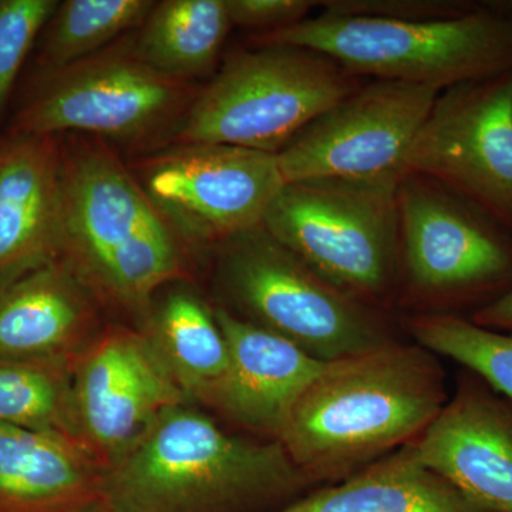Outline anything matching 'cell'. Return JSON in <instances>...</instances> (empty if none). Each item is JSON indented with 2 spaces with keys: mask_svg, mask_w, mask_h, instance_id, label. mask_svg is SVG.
Masks as SVG:
<instances>
[{
  "mask_svg": "<svg viewBox=\"0 0 512 512\" xmlns=\"http://www.w3.org/2000/svg\"><path fill=\"white\" fill-rule=\"evenodd\" d=\"M232 28L227 0H164L138 28L134 50L157 72L192 83L217 73Z\"/></svg>",
  "mask_w": 512,
  "mask_h": 512,
  "instance_id": "21",
  "label": "cell"
},
{
  "mask_svg": "<svg viewBox=\"0 0 512 512\" xmlns=\"http://www.w3.org/2000/svg\"><path fill=\"white\" fill-rule=\"evenodd\" d=\"M86 512H116L111 510V508L107 507L106 504L100 503L94 505V507L90 508V510H87Z\"/></svg>",
  "mask_w": 512,
  "mask_h": 512,
  "instance_id": "29",
  "label": "cell"
},
{
  "mask_svg": "<svg viewBox=\"0 0 512 512\" xmlns=\"http://www.w3.org/2000/svg\"><path fill=\"white\" fill-rule=\"evenodd\" d=\"M407 326L417 345L460 363L512 403V333L453 313L413 316Z\"/></svg>",
  "mask_w": 512,
  "mask_h": 512,
  "instance_id": "24",
  "label": "cell"
},
{
  "mask_svg": "<svg viewBox=\"0 0 512 512\" xmlns=\"http://www.w3.org/2000/svg\"><path fill=\"white\" fill-rule=\"evenodd\" d=\"M59 3L56 0H0V116L26 56Z\"/></svg>",
  "mask_w": 512,
  "mask_h": 512,
  "instance_id": "25",
  "label": "cell"
},
{
  "mask_svg": "<svg viewBox=\"0 0 512 512\" xmlns=\"http://www.w3.org/2000/svg\"><path fill=\"white\" fill-rule=\"evenodd\" d=\"M410 444L471 503L512 512V403L476 373H461L454 396Z\"/></svg>",
  "mask_w": 512,
  "mask_h": 512,
  "instance_id": "14",
  "label": "cell"
},
{
  "mask_svg": "<svg viewBox=\"0 0 512 512\" xmlns=\"http://www.w3.org/2000/svg\"><path fill=\"white\" fill-rule=\"evenodd\" d=\"M45 74L9 134H79L151 153L168 146L200 90L144 63L133 39Z\"/></svg>",
  "mask_w": 512,
  "mask_h": 512,
  "instance_id": "7",
  "label": "cell"
},
{
  "mask_svg": "<svg viewBox=\"0 0 512 512\" xmlns=\"http://www.w3.org/2000/svg\"><path fill=\"white\" fill-rule=\"evenodd\" d=\"M62 154L57 136L0 140V285L60 256Z\"/></svg>",
  "mask_w": 512,
  "mask_h": 512,
  "instance_id": "15",
  "label": "cell"
},
{
  "mask_svg": "<svg viewBox=\"0 0 512 512\" xmlns=\"http://www.w3.org/2000/svg\"><path fill=\"white\" fill-rule=\"evenodd\" d=\"M103 468L82 440L0 424V512H86Z\"/></svg>",
  "mask_w": 512,
  "mask_h": 512,
  "instance_id": "18",
  "label": "cell"
},
{
  "mask_svg": "<svg viewBox=\"0 0 512 512\" xmlns=\"http://www.w3.org/2000/svg\"><path fill=\"white\" fill-rule=\"evenodd\" d=\"M80 439L104 467L171 407L188 403L146 333L109 328L73 360Z\"/></svg>",
  "mask_w": 512,
  "mask_h": 512,
  "instance_id": "13",
  "label": "cell"
},
{
  "mask_svg": "<svg viewBox=\"0 0 512 512\" xmlns=\"http://www.w3.org/2000/svg\"><path fill=\"white\" fill-rule=\"evenodd\" d=\"M232 25L252 32L249 36L266 35L298 25L309 18L316 2L308 0H227Z\"/></svg>",
  "mask_w": 512,
  "mask_h": 512,
  "instance_id": "27",
  "label": "cell"
},
{
  "mask_svg": "<svg viewBox=\"0 0 512 512\" xmlns=\"http://www.w3.org/2000/svg\"><path fill=\"white\" fill-rule=\"evenodd\" d=\"M217 248L218 275L231 302L316 359L336 362L392 342L377 308L320 278L262 225Z\"/></svg>",
  "mask_w": 512,
  "mask_h": 512,
  "instance_id": "8",
  "label": "cell"
},
{
  "mask_svg": "<svg viewBox=\"0 0 512 512\" xmlns=\"http://www.w3.org/2000/svg\"><path fill=\"white\" fill-rule=\"evenodd\" d=\"M488 2L471 0H328L316 8L335 15L397 20L456 19L483 9Z\"/></svg>",
  "mask_w": 512,
  "mask_h": 512,
  "instance_id": "26",
  "label": "cell"
},
{
  "mask_svg": "<svg viewBox=\"0 0 512 512\" xmlns=\"http://www.w3.org/2000/svg\"><path fill=\"white\" fill-rule=\"evenodd\" d=\"M73 360L0 353V424L80 439Z\"/></svg>",
  "mask_w": 512,
  "mask_h": 512,
  "instance_id": "22",
  "label": "cell"
},
{
  "mask_svg": "<svg viewBox=\"0 0 512 512\" xmlns=\"http://www.w3.org/2000/svg\"><path fill=\"white\" fill-rule=\"evenodd\" d=\"M187 244L215 247L259 227L285 180L278 154L225 144H178L131 167Z\"/></svg>",
  "mask_w": 512,
  "mask_h": 512,
  "instance_id": "10",
  "label": "cell"
},
{
  "mask_svg": "<svg viewBox=\"0 0 512 512\" xmlns=\"http://www.w3.org/2000/svg\"><path fill=\"white\" fill-rule=\"evenodd\" d=\"M313 485L278 441L229 434L184 403L103 468L101 503L116 512H272Z\"/></svg>",
  "mask_w": 512,
  "mask_h": 512,
  "instance_id": "2",
  "label": "cell"
},
{
  "mask_svg": "<svg viewBox=\"0 0 512 512\" xmlns=\"http://www.w3.org/2000/svg\"><path fill=\"white\" fill-rule=\"evenodd\" d=\"M272 512H488L420 463L412 444Z\"/></svg>",
  "mask_w": 512,
  "mask_h": 512,
  "instance_id": "19",
  "label": "cell"
},
{
  "mask_svg": "<svg viewBox=\"0 0 512 512\" xmlns=\"http://www.w3.org/2000/svg\"><path fill=\"white\" fill-rule=\"evenodd\" d=\"M147 325L151 346L187 399L218 409L231 359L214 309L195 293L175 289L151 309Z\"/></svg>",
  "mask_w": 512,
  "mask_h": 512,
  "instance_id": "20",
  "label": "cell"
},
{
  "mask_svg": "<svg viewBox=\"0 0 512 512\" xmlns=\"http://www.w3.org/2000/svg\"><path fill=\"white\" fill-rule=\"evenodd\" d=\"M440 92L373 80L325 111L279 151L285 183H400L414 138Z\"/></svg>",
  "mask_w": 512,
  "mask_h": 512,
  "instance_id": "12",
  "label": "cell"
},
{
  "mask_svg": "<svg viewBox=\"0 0 512 512\" xmlns=\"http://www.w3.org/2000/svg\"><path fill=\"white\" fill-rule=\"evenodd\" d=\"M399 268L407 291L474 313L512 289V234L423 175L397 187Z\"/></svg>",
  "mask_w": 512,
  "mask_h": 512,
  "instance_id": "9",
  "label": "cell"
},
{
  "mask_svg": "<svg viewBox=\"0 0 512 512\" xmlns=\"http://www.w3.org/2000/svg\"><path fill=\"white\" fill-rule=\"evenodd\" d=\"M60 154L59 258L97 302L148 316L161 288L187 278V242L110 144L69 134Z\"/></svg>",
  "mask_w": 512,
  "mask_h": 512,
  "instance_id": "3",
  "label": "cell"
},
{
  "mask_svg": "<svg viewBox=\"0 0 512 512\" xmlns=\"http://www.w3.org/2000/svg\"><path fill=\"white\" fill-rule=\"evenodd\" d=\"M214 312L231 359L218 410L276 441L292 407L330 362L228 309Z\"/></svg>",
  "mask_w": 512,
  "mask_h": 512,
  "instance_id": "16",
  "label": "cell"
},
{
  "mask_svg": "<svg viewBox=\"0 0 512 512\" xmlns=\"http://www.w3.org/2000/svg\"><path fill=\"white\" fill-rule=\"evenodd\" d=\"M156 2L151 0H66L47 23L39 64L45 73L96 55L117 37L138 29Z\"/></svg>",
  "mask_w": 512,
  "mask_h": 512,
  "instance_id": "23",
  "label": "cell"
},
{
  "mask_svg": "<svg viewBox=\"0 0 512 512\" xmlns=\"http://www.w3.org/2000/svg\"><path fill=\"white\" fill-rule=\"evenodd\" d=\"M97 299L62 258L0 285V353L74 359L96 338Z\"/></svg>",
  "mask_w": 512,
  "mask_h": 512,
  "instance_id": "17",
  "label": "cell"
},
{
  "mask_svg": "<svg viewBox=\"0 0 512 512\" xmlns=\"http://www.w3.org/2000/svg\"><path fill=\"white\" fill-rule=\"evenodd\" d=\"M362 84L306 47H241L198 90L168 146L225 144L278 154Z\"/></svg>",
  "mask_w": 512,
  "mask_h": 512,
  "instance_id": "5",
  "label": "cell"
},
{
  "mask_svg": "<svg viewBox=\"0 0 512 512\" xmlns=\"http://www.w3.org/2000/svg\"><path fill=\"white\" fill-rule=\"evenodd\" d=\"M470 319L483 328L512 333V289L497 301L473 313Z\"/></svg>",
  "mask_w": 512,
  "mask_h": 512,
  "instance_id": "28",
  "label": "cell"
},
{
  "mask_svg": "<svg viewBox=\"0 0 512 512\" xmlns=\"http://www.w3.org/2000/svg\"><path fill=\"white\" fill-rule=\"evenodd\" d=\"M447 400L434 353L392 340L330 362L276 441L313 484H335L412 443Z\"/></svg>",
  "mask_w": 512,
  "mask_h": 512,
  "instance_id": "1",
  "label": "cell"
},
{
  "mask_svg": "<svg viewBox=\"0 0 512 512\" xmlns=\"http://www.w3.org/2000/svg\"><path fill=\"white\" fill-rule=\"evenodd\" d=\"M251 46L288 45L323 53L356 77L443 92L512 72V2H488L456 19L397 20L322 12Z\"/></svg>",
  "mask_w": 512,
  "mask_h": 512,
  "instance_id": "4",
  "label": "cell"
},
{
  "mask_svg": "<svg viewBox=\"0 0 512 512\" xmlns=\"http://www.w3.org/2000/svg\"><path fill=\"white\" fill-rule=\"evenodd\" d=\"M407 173L443 185L512 234V72L440 92Z\"/></svg>",
  "mask_w": 512,
  "mask_h": 512,
  "instance_id": "11",
  "label": "cell"
},
{
  "mask_svg": "<svg viewBox=\"0 0 512 512\" xmlns=\"http://www.w3.org/2000/svg\"><path fill=\"white\" fill-rule=\"evenodd\" d=\"M399 183H286L262 227L320 278L379 309L399 282Z\"/></svg>",
  "mask_w": 512,
  "mask_h": 512,
  "instance_id": "6",
  "label": "cell"
}]
</instances>
